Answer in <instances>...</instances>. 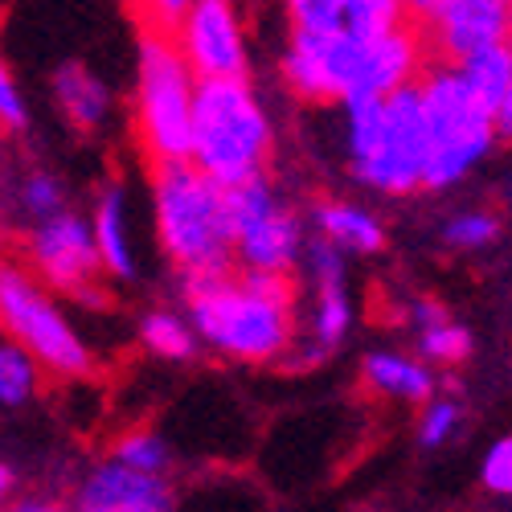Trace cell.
I'll return each mask as SVG.
<instances>
[{
	"instance_id": "obj_1",
	"label": "cell",
	"mask_w": 512,
	"mask_h": 512,
	"mask_svg": "<svg viewBox=\"0 0 512 512\" xmlns=\"http://www.w3.org/2000/svg\"><path fill=\"white\" fill-rule=\"evenodd\" d=\"M193 328L238 361H271L291 340V283L287 275L246 271L185 279Z\"/></svg>"
},
{
	"instance_id": "obj_2",
	"label": "cell",
	"mask_w": 512,
	"mask_h": 512,
	"mask_svg": "<svg viewBox=\"0 0 512 512\" xmlns=\"http://www.w3.org/2000/svg\"><path fill=\"white\" fill-rule=\"evenodd\" d=\"M156 230L164 254L185 279L230 275V259L238 254L230 193L213 185L197 164H156Z\"/></svg>"
},
{
	"instance_id": "obj_3",
	"label": "cell",
	"mask_w": 512,
	"mask_h": 512,
	"mask_svg": "<svg viewBox=\"0 0 512 512\" xmlns=\"http://www.w3.org/2000/svg\"><path fill=\"white\" fill-rule=\"evenodd\" d=\"M349 111V152L357 177L386 193H410L426 185V107L422 87L390 95V99H353Z\"/></svg>"
},
{
	"instance_id": "obj_4",
	"label": "cell",
	"mask_w": 512,
	"mask_h": 512,
	"mask_svg": "<svg viewBox=\"0 0 512 512\" xmlns=\"http://www.w3.org/2000/svg\"><path fill=\"white\" fill-rule=\"evenodd\" d=\"M271 152V123L246 87L238 82H201L197 115H193V164L201 173L230 189L263 181V164Z\"/></svg>"
},
{
	"instance_id": "obj_5",
	"label": "cell",
	"mask_w": 512,
	"mask_h": 512,
	"mask_svg": "<svg viewBox=\"0 0 512 512\" xmlns=\"http://www.w3.org/2000/svg\"><path fill=\"white\" fill-rule=\"evenodd\" d=\"M197 74L181 54V41L140 33L136 127L152 164H193Z\"/></svg>"
},
{
	"instance_id": "obj_6",
	"label": "cell",
	"mask_w": 512,
	"mask_h": 512,
	"mask_svg": "<svg viewBox=\"0 0 512 512\" xmlns=\"http://www.w3.org/2000/svg\"><path fill=\"white\" fill-rule=\"evenodd\" d=\"M422 107H426V189H447L455 185L480 156H488L492 140L500 136L496 111H488L463 74L447 62L426 66L422 78Z\"/></svg>"
},
{
	"instance_id": "obj_7",
	"label": "cell",
	"mask_w": 512,
	"mask_h": 512,
	"mask_svg": "<svg viewBox=\"0 0 512 512\" xmlns=\"http://www.w3.org/2000/svg\"><path fill=\"white\" fill-rule=\"evenodd\" d=\"M0 312H5L9 336L37 365L66 373V377L91 373L87 345L74 336V328L62 320V312L37 291V283L29 275H21L17 267H5V275H0Z\"/></svg>"
},
{
	"instance_id": "obj_8",
	"label": "cell",
	"mask_w": 512,
	"mask_h": 512,
	"mask_svg": "<svg viewBox=\"0 0 512 512\" xmlns=\"http://www.w3.org/2000/svg\"><path fill=\"white\" fill-rule=\"evenodd\" d=\"M369 41L340 33H304L291 29V46L283 58V74L304 99H345L353 103L365 87Z\"/></svg>"
},
{
	"instance_id": "obj_9",
	"label": "cell",
	"mask_w": 512,
	"mask_h": 512,
	"mask_svg": "<svg viewBox=\"0 0 512 512\" xmlns=\"http://www.w3.org/2000/svg\"><path fill=\"white\" fill-rule=\"evenodd\" d=\"M410 25L447 66H463L484 50L508 46L512 5L504 0H422L410 5Z\"/></svg>"
},
{
	"instance_id": "obj_10",
	"label": "cell",
	"mask_w": 512,
	"mask_h": 512,
	"mask_svg": "<svg viewBox=\"0 0 512 512\" xmlns=\"http://www.w3.org/2000/svg\"><path fill=\"white\" fill-rule=\"evenodd\" d=\"M230 218H234L238 259L246 263V271L287 275L295 250H300V226L275 201L267 181L230 189Z\"/></svg>"
},
{
	"instance_id": "obj_11",
	"label": "cell",
	"mask_w": 512,
	"mask_h": 512,
	"mask_svg": "<svg viewBox=\"0 0 512 512\" xmlns=\"http://www.w3.org/2000/svg\"><path fill=\"white\" fill-rule=\"evenodd\" d=\"M29 263L58 291L95 295V279L103 271L95 226L74 218V213H62V218H54V222H41L29 234Z\"/></svg>"
},
{
	"instance_id": "obj_12",
	"label": "cell",
	"mask_w": 512,
	"mask_h": 512,
	"mask_svg": "<svg viewBox=\"0 0 512 512\" xmlns=\"http://www.w3.org/2000/svg\"><path fill=\"white\" fill-rule=\"evenodd\" d=\"M181 54L189 58L197 82H238L246 74L238 13L226 0H197L181 29Z\"/></svg>"
},
{
	"instance_id": "obj_13",
	"label": "cell",
	"mask_w": 512,
	"mask_h": 512,
	"mask_svg": "<svg viewBox=\"0 0 512 512\" xmlns=\"http://www.w3.org/2000/svg\"><path fill=\"white\" fill-rule=\"evenodd\" d=\"M78 512H168V488L160 476H140L123 463H107L82 484Z\"/></svg>"
},
{
	"instance_id": "obj_14",
	"label": "cell",
	"mask_w": 512,
	"mask_h": 512,
	"mask_svg": "<svg viewBox=\"0 0 512 512\" xmlns=\"http://www.w3.org/2000/svg\"><path fill=\"white\" fill-rule=\"evenodd\" d=\"M312 271L320 283V308H316V349H332L349 328V300H345V267H340V254L324 242L312 246Z\"/></svg>"
},
{
	"instance_id": "obj_15",
	"label": "cell",
	"mask_w": 512,
	"mask_h": 512,
	"mask_svg": "<svg viewBox=\"0 0 512 512\" xmlns=\"http://www.w3.org/2000/svg\"><path fill=\"white\" fill-rule=\"evenodd\" d=\"M365 381L373 390L390 394V398H402V402H426L431 390H435L431 369L410 361V357H398V353H373L365 361Z\"/></svg>"
},
{
	"instance_id": "obj_16",
	"label": "cell",
	"mask_w": 512,
	"mask_h": 512,
	"mask_svg": "<svg viewBox=\"0 0 512 512\" xmlns=\"http://www.w3.org/2000/svg\"><path fill=\"white\" fill-rule=\"evenodd\" d=\"M54 91H58V103H62V111H66V119L74 127L103 123V115H107V87L87 66H78V62L62 66L54 74Z\"/></svg>"
},
{
	"instance_id": "obj_17",
	"label": "cell",
	"mask_w": 512,
	"mask_h": 512,
	"mask_svg": "<svg viewBox=\"0 0 512 512\" xmlns=\"http://www.w3.org/2000/svg\"><path fill=\"white\" fill-rule=\"evenodd\" d=\"M123 189H107L99 209H95V242L103 254V267L119 279L136 275V259H132V246H127V226H123Z\"/></svg>"
},
{
	"instance_id": "obj_18",
	"label": "cell",
	"mask_w": 512,
	"mask_h": 512,
	"mask_svg": "<svg viewBox=\"0 0 512 512\" xmlns=\"http://www.w3.org/2000/svg\"><path fill=\"white\" fill-rule=\"evenodd\" d=\"M463 74V82L472 87V95L500 115L504 99L512 95V50L508 46H496V50H484L476 58H467L463 66H455Z\"/></svg>"
},
{
	"instance_id": "obj_19",
	"label": "cell",
	"mask_w": 512,
	"mask_h": 512,
	"mask_svg": "<svg viewBox=\"0 0 512 512\" xmlns=\"http://www.w3.org/2000/svg\"><path fill=\"white\" fill-rule=\"evenodd\" d=\"M316 222H320V230L332 242L353 246V250H381V242H386L381 226L369 218L365 209H357V205H320Z\"/></svg>"
},
{
	"instance_id": "obj_20",
	"label": "cell",
	"mask_w": 512,
	"mask_h": 512,
	"mask_svg": "<svg viewBox=\"0 0 512 512\" xmlns=\"http://www.w3.org/2000/svg\"><path fill=\"white\" fill-rule=\"evenodd\" d=\"M410 25V5L394 0H345V29L361 41H381Z\"/></svg>"
},
{
	"instance_id": "obj_21",
	"label": "cell",
	"mask_w": 512,
	"mask_h": 512,
	"mask_svg": "<svg viewBox=\"0 0 512 512\" xmlns=\"http://www.w3.org/2000/svg\"><path fill=\"white\" fill-rule=\"evenodd\" d=\"M144 345L156 353V357H168V361H189L197 353V340L193 332L185 328L181 316L173 312H148L144 316Z\"/></svg>"
},
{
	"instance_id": "obj_22",
	"label": "cell",
	"mask_w": 512,
	"mask_h": 512,
	"mask_svg": "<svg viewBox=\"0 0 512 512\" xmlns=\"http://www.w3.org/2000/svg\"><path fill=\"white\" fill-rule=\"evenodd\" d=\"M33 390H37V361L17 340H5V349H0V402L21 406L33 398Z\"/></svg>"
},
{
	"instance_id": "obj_23",
	"label": "cell",
	"mask_w": 512,
	"mask_h": 512,
	"mask_svg": "<svg viewBox=\"0 0 512 512\" xmlns=\"http://www.w3.org/2000/svg\"><path fill=\"white\" fill-rule=\"evenodd\" d=\"M115 463L132 467V472H140V476H156L160 467L168 463V451H164V443L156 435L136 431V435H123L115 443Z\"/></svg>"
},
{
	"instance_id": "obj_24",
	"label": "cell",
	"mask_w": 512,
	"mask_h": 512,
	"mask_svg": "<svg viewBox=\"0 0 512 512\" xmlns=\"http://www.w3.org/2000/svg\"><path fill=\"white\" fill-rule=\"evenodd\" d=\"M422 357H431V361H463L467 353H472V336H467V328L443 320V324H431V328H422Z\"/></svg>"
},
{
	"instance_id": "obj_25",
	"label": "cell",
	"mask_w": 512,
	"mask_h": 512,
	"mask_svg": "<svg viewBox=\"0 0 512 512\" xmlns=\"http://www.w3.org/2000/svg\"><path fill=\"white\" fill-rule=\"evenodd\" d=\"M287 13H291V29H304V33L345 29V0H295Z\"/></svg>"
},
{
	"instance_id": "obj_26",
	"label": "cell",
	"mask_w": 512,
	"mask_h": 512,
	"mask_svg": "<svg viewBox=\"0 0 512 512\" xmlns=\"http://www.w3.org/2000/svg\"><path fill=\"white\" fill-rule=\"evenodd\" d=\"M21 201H25V209L33 213V218H41V222L62 218V213H58V209H62V189H58V181L46 177V173H33V177L25 181Z\"/></svg>"
},
{
	"instance_id": "obj_27",
	"label": "cell",
	"mask_w": 512,
	"mask_h": 512,
	"mask_svg": "<svg viewBox=\"0 0 512 512\" xmlns=\"http://www.w3.org/2000/svg\"><path fill=\"white\" fill-rule=\"evenodd\" d=\"M496 218H488V213H463V218H455L447 226V242L455 246H484L496 238Z\"/></svg>"
},
{
	"instance_id": "obj_28",
	"label": "cell",
	"mask_w": 512,
	"mask_h": 512,
	"mask_svg": "<svg viewBox=\"0 0 512 512\" xmlns=\"http://www.w3.org/2000/svg\"><path fill=\"white\" fill-rule=\"evenodd\" d=\"M484 488L488 492H500V496H512V439H500L488 459H484Z\"/></svg>"
},
{
	"instance_id": "obj_29",
	"label": "cell",
	"mask_w": 512,
	"mask_h": 512,
	"mask_svg": "<svg viewBox=\"0 0 512 512\" xmlns=\"http://www.w3.org/2000/svg\"><path fill=\"white\" fill-rule=\"evenodd\" d=\"M455 418H459V410L451 406V402H439V406H431L426 410V418H422V431H418V439L426 443V447H439L451 431H455Z\"/></svg>"
},
{
	"instance_id": "obj_30",
	"label": "cell",
	"mask_w": 512,
	"mask_h": 512,
	"mask_svg": "<svg viewBox=\"0 0 512 512\" xmlns=\"http://www.w3.org/2000/svg\"><path fill=\"white\" fill-rule=\"evenodd\" d=\"M0 119H5V127H25V103L17 95V82L9 70L0 74Z\"/></svg>"
},
{
	"instance_id": "obj_31",
	"label": "cell",
	"mask_w": 512,
	"mask_h": 512,
	"mask_svg": "<svg viewBox=\"0 0 512 512\" xmlns=\"http://www.w3.org/2000/svg\"><path fill=\"white\" fill-rule=\"evenodd\" d=\"M9 512H62V508L50 504V500H21V504H13Z\"/></svg>"
},
{
	"instance_id": "obj_32",
	"label": "cell",
	"mask_w": 512,
	"mask_h": 512,
	"mask_svg": "<svg viewBox=\"0 0 512 512\" xmlns=\"http://www.w3.org/2000/svg\"><path fill=\"white\" fill-rule=\"evenodd\" d=\"M496 127H500L504 140H512V95L504 99V107H500V115H496Z\"/></svg>"
},
{
	"instance_id": "obj_33",
	"label": "cell",
	"mask_w": 512,
	"mask_h": 512,
	"mask_svg": "<svg viewBox=\"0 0 512 512\" xmlns=\"http://www.w3.org/2000/svg\"><path fill=\"white\" fill-rule=\"evenodd\" d=\"M13 484H17V476H13V467H5V472H0V488H5V492H13Z\"/></svg>"
},
{
	"instance_id": "obj_34",
	"label": "cell",
	"mask_w": 512,
	"mask_h": 512,
	"mask_svg": "<svg viewBox=\"0 0 512 512\" xmlns=\"http://www.w3.org/2000/svg\"><path fill=\"white\" fill-rule=\"evenodd\" d=\"M508 50H512V33H508Z\"/></svg>"
}]
</instances>
